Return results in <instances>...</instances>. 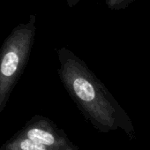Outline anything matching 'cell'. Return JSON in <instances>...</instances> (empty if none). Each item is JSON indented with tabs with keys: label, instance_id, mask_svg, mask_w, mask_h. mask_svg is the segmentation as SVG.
I'll use <instances>...</instances> for the list:
<instances>
[{
	"label": "cell",
	"instance_id": "6da1fadb",
	"mask_svg": "<svg viewBox=\"0 0 150 150\" xmlns=\"http://www.w3.org/2000/svg\"><path fill=\"white\" fill-rule=\"evenodd\" d=\"M58 75L70 96L93 122L111 128L117 121V103L87 64L66 48L57 50Z\"/></svg>",
	"mask_w": 150,
	"mask_h": 150
},
{
	"label": "cell",
	"instance_id": "7a4b0ae2",
	"mask_svg": "<svg viewBox=\"0 0 150 150\" xmlns=\"http://www.w3.org/2000/svg\"><path fill=\"white\" fill-rule=\"evenodd\" d=\"M36 33V16L15 27L0 48V111L28 64Z\"/></svg>",
	"mask_w": 150,
	"mask_h": 150
},
{
	"label": "cell",
	"instance_id": "3957f363",
	"mask_svg": "<svg viewBox=\"0 0 150 150\" xmlns=\"http://www.w3.org/2000/svg\"><path fill=\"white\" fill-rule=\"evenodd\" d=\"M26 137L53 150H57L63 143V140H61L43 121L37 122L28 127L26 131Z\"/></svg>",
	"mask_w": 150,
	"mask_h": 150
},
{
	"label": "cell",
	"instance_id": "277c9868",
	"mask_svg": "<svg viewBox=\"0 0 150 150\" xmlns=\"http://www.w3.org/2000/svg\"><path fill=\"white\" fill-rule=\"evenodd\" d=\"M6 150H53L25 137L17 139L6 146Z\"/></svg>",
	"mask_w": 150,
	"mask_h": 150
},
{
	"label": "cell",
	"instance_id": "5b68a950",
	"mask_svg": "<svg viewBox=\"0 0 150 150\" xmlns=\"http://www.w3.org/2000/svg\"><path fill=\"white\" fill-rule=\"evenodd\" d=\"M107 6L111 10L124 9L135 0H105Z\"/></svg>",
	"mask_w": 150,
	"mask_h": 150
},
{
	"label": "cell",
	"instance_id": "8992f818",
	"mask_svg": "<svg viewBox=\"0 0 150 150\" xmlns=\"http://www.w3.org/2000/svg\"><path fill=\"white\" fill-rule=\"evenodd\" d=\"M81 1V0H66V2H67V5L70 8L76 6L79 2Z\"/></svg>",
	"mask_w": 150,
	"mask_h": 150
}]
</instances>
